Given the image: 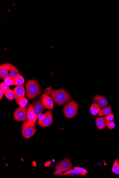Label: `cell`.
I'll return each mask as SVG.
<instances>
[{
    "instance_id": "277c9868",
    "label": "cell",
    "mask_w": 119,
    "mask_h": 178,
    "mask_svg": "<svg viewBox=\"0 0 119 178\" xmlns=\"http://www.w3.org/2000/svg\"><path fill=\"white\" fill-rule=\"evenodd\" d=\"M73 168V165L70 160L68 158L64 159L56 165L53 176L60 175Z\"/></svg>"
},
{
    "instance_id": "484cf974",
    "label": "cell",
    "mask_w": 119,
    "mask_h": 178,
    "mask_svg": "<svg viewBox=\"0 0 119 178\" xmlns=\"http://www.w3.org/2000/svg\"><path fill=\"white\" fill-rule=\"evenodd\" d=\"M74 169L78 171L79 172L81 173H83V174H87L88 173L87 170L85 169V168H83L81 167H74Z\"/></svg>"
},
{
    "instance_id": "8fae6325",
    "label": "cell",
    "mask_w": 119,
    "mask_h": 178,
    "mask_svg": "<svg viewBox=\"0 0 119 178\" xmlns=\"http://www.w3.org/2000/svg\"><path fill=\"white\" fill-rule=\"evenodd\" d=\"M13 91L15 94V99L17 101L20 98L24 97L26 90L22 85L17 86L14 89Z\"/></svg>"
},
{
    "instance_id": "9c48e42d",
    "label": "cell",
    "mask_w": 119,
    "mask_h": 178,
    "mask_svg": "<svg viewBox=\"0 0 119 178\" xmlns=\"http://www.w3.org/2000/svg\"><path fill=\"white\" fill-rule=\"evenodd\" d=\"M41 99L44 107L45 109L52 110L54 107V104L52 98H51L46 93H43L41 96Z\"/></svg>"
},
{
    "instance_id": "2e32d148",
    "label": "cell",
    "mask_w": 119,
    "mask_h": 178,
    "mask_svg": "<svg viewBox=\"0 0 119 178\" xmlns=\"http://www.w3.org/2000/svg\"><path fill=\"white\" fill-rule=\"evenodd\" d=\"M8 74L9 77L13 78H16L20 74L17 68L11 64L9 65Z\"/></svg>"
},
{
    "instance_id": "7c38bea8",
    "label": "cell",
    "mask_w": 119,
    "mask_h": 178,
    "mask_svg": "<svg viewBox=\"0 0 119 178\" xmlns=\"http://www.w3.org/2000/svg\"><path fill=\"white\" fill-rule=\"evenodd\" d=\"M94 102L97 103L101 107L105 108L108 106V102L106 98L103 96L97 95L94 96L93 98Z\"/></svg>"
},
{
    "instance_id": "cb8c5ba5",
    "label": "cell",
    "mask_w": 119,
    "mask_h": 178,
    "mask_svg": "<svg viewBox=\"0 0 119 178\" xmlns=\"http://www.w3.org/2000/svg\"><path fill=\"white\" fill-rule=\"evenodd\" d=\"M5 83L9 86L13 85V78L10 77H7L4 80Z\"/></svg>"
},
{
    "instance_id": "6da1fadb",
    "label": "cell",
    "mask_w": 119,
    "mask_h": 178,
    "mask_svg": "<svg viewBox=\"0 0 119 178\" xmlns=\"http://www.w3.org/2000/svg\"><path fill=\"white\" fill-rule=\"evenodd\" d=\"M26 94L30 100L33 99L40 95L41 90L38 82L35 80H29L25 84Z\"/></svg>"
},
{
    "instance_id": "9a60e30c",
    "label": "cell",
    "mask_w": 119,
    "mask_h": 178,
    "mask_svg": "<svg viewBox=\"0 0 119 178\" xmlns=\"http://www.w3.org/2000/svg\"><path fill=\"white\" fill-rule=\"evenodd\" d=\"M96 123L99 130L104 129L107 127V121L105 117H99L96 119Z\"/></svg>"
},
{
    "instance_id": "d6986e66",
    "label": "cell",
    "mask_w": 119,
    "mask_h": 178,
    "mask_svg": "<svg viewBox=\"0 0 119 178\" xmlns=\"http://www.w3.org/2000/svg\"><path fill=\"white\" fill-rule=\"evenodd\" d=\"M24 78L20 74L16 78H13V85L17 86L22 85L24 83Z\"/></svg>"
},
{
    "instance_id": "ba28073f",
    "label": "cell",
    "mask_w": 119,
    "mask_h": 178,
    "mask_svg": "<svg viewBox=\"0 0 119 178\" xmlns=\"http://www.w3.org/2000/svg\"><path fill=\"white\" fill-rule=\"evenodd\" d=\"M28 109V122L30 125H35L38 119V116L33 111L32 104H29Z\"/></svg>"
},
{
    "instance_id": "30bf717a",
    "label": "cell",
    "mask_w": 119,
    "mask_h": 178,
    "mask_svg": "<svg viewBox=\"0 0 119 178\" xmlns=\"http://www.w3.org/2000/svg\"><path fill=\"white\" fill-rule=\"evenodd\" d=\"M32 104L33 111L36 115L38 116L40 114L43 113L45 111V108L44 106L41 97L39 98Z\"/></svg>"
},
{
    "instance_id": "e0dca14e",
    "label": "cell",
    "mask_w": 119,
    "mask_h": 178,
    "mask_svg": "<svg viewBox=\"0 0 119 178\" xmlns=\"http://www.w3.org/2000/svg\"><path fill=\"white\" fill-rule=\"evenodd\" d=\"M101 107L97 103L95 102L93 103L90 109L91 113L93 116L97 114L101 110Z\"/></svg>"
},
{
    "instance_id": "ffe728a7",
    "label": "cell",
    "mask_w": 119,
    "mask_h": 178,
    "mask_svg": "<svg viewBox=\"0 0 119 178\" xmlns=\"http://www.w3.org/2000/svg\"><path fill=\"white\" fill-rule=\"evenodd\" d=\"M15 101L19 106L21 107H27L28 103V100L27 98L24 97L20 98V99Z\"/></svg>"
},
{
    "instance_id": "83f0119b",
    "label": "cell",
    "mask_w": 119,
    "mask_h": 178,
    "mask_svg": "<svg viewBox=\"0 0 119 178\" xmlns=\"http://www.w3.org/2000/svg\"><path fill=\"white\" fill-rule=\"evenodd\" d=\"M4 94V91L3 89L0 88V100H1Z\"/></svg>"
},
{
    "instance_id": "52a82bcc",
    "label": "cell",
    "mask_w": 119,
    "mask_h": 178,
    "mask_svg": "<svg viewBox=\"0 0 119 178\" xmlns=\"http://www.w3.org/2000/svg\"><path fill=\"white\" fill-rule=\"evenodd\" d=\"M44 118L42 120L38 121V125L42 127H46L50 126L53 123V119L52 111H46L44 114Z\"/></svg>"
},
{
    "instance_id": "44dd1931",
    "label": "cell",
    "mask_w": 119,
    "mask_h": 178,
    "mask_svg": "<svg viewBox=\"0 0 119 178\" xmlns=\"http://www.w3.org/2000/svg\"><path fill=\"white\" fill-rule=\"evenodd\" d=\"M4 95L7 99L9 100H12L15 99V94L13 90H11L10 89L4 91Z\"/></svg>"
},
{
    "instance_id": "4fadbf2b",
    "label": "cell",
    "mask_w": 119,
    "mask_h": 178,
    "mask_svg": "<svg viewBox=\"0 0 119 178\" xmlns=\"http://www.w3.org/2000/svg\"><path fill=\"white\" fill-rule=\"evenodd\" d=\"M10 64H5L0 66V77L4 80L9 77L8 71Z\"/></svg>"
},
{
    "instance_id": "ac0fdd59",
    "label": "cell",
    "mask_w": 119,
    "mask_h": 178,
    "mask_svg": "<svg viewBox=\"0 0 119 178\" xmlns=\"http://www.w3.org/2000/svg\"><path fill=\"white\" fill-rule=\"evenodd\" d=\"M112 111L111 106H107L104 108V109L101 110L98 113L97 115L98 116H107V115L111 114Z\"/></svg>"
},
{
    "instance_id": "d4e9b609",
    "label": "cell",
    "mask_w": 119,
    "mask_h": 178,
    "mask_svg": "<svg viewBox=\"0 0 119 178\" xmlns=\"http://www.w3.org/2000/svg\"><path fill=\"white\" fill-rule=\"evenodd\" d=\"M9 86L7 84L5 83L4 82H3L1 83V85H0V88L3 89L4 91H6L9 89Z\"/></svg>"
},
{
    "instance_id": "4316f807",
    "label": "cell",
    "mask_w": 119,
    "mask_h": 178,
    "mask_svg": "<svg viewBox=\"0 0 119 178\" xmlns=\"http://www.w3.org/2000/svg\"><path fill=\"white\" fill-rule=\"evenodd\" d=\"M114 115L113 114H112L111 113L107 115L106 116V119L107 121H113L114 120Z\"/></svg>"
},
{
    "instance_id": "5bb4252c",
    "label": "cell",
    "mask_w": 119,
    "mask_h": 178,
    "mask_svg": "<svg viewBox=\"0 0 119 178\" xmlns=\"http://www.w3.org/2000/svg\"><path fill=\"white\" fill-rule=\"evenodd\" d=\"M86 174H83L79 172L78 171L74 169V168L67 171L62 174L59 175L60 176H82L84 177H86Z\"/></svg>"
},
{
    "instance_id": "3957f363",
    "label": "cell",
    "mask_w": 119,
    "mask_h": 178,
    "mask_svg": "<svg viewBox=\"0 0 119 178\" xmlns=\"http://www.w3.org/2000/svg\"><path fill=\"white\" fill-rule=\"evenodd\" d=\"M79 105L74 100L70 101L65 105L63 108V111L65 117L71 119L75 117L78 114Z\"/></svg>"
},
{
    "instance_id": "7a4b0ae2",
    "label": "cell",
    "mask_w": 119,
    "mask_h": 178,
    "mask_svg": "<svg viewBox=\"0 0 119 178\" xmlns=\"http://www.w3.org/2000/svg\"><path fill=\"white\" fill-rule=\"evenodd\" d=\"M50 95L56 104L62 106L72 99L71 96L64 89L52 90Z\"/></svg>"
},
{
    "instance_id": "7402d4cb",
    "label": "cell",
    "mask_w": 119,
    "mask_h": 178,
    "mask_svg": "<svg viewBox=\"0 0 119 178\" xmlns=\"http://www.w3.org/2000/svg\"><path fill=\"white\" fill-rule=\"evenodd\" d=\"M112 172L114 174L119 175V159H116L114 161Z\"/></svg>"
},
{
    "instance_id": "5b68a950",
    "label": "cell",
    "mask_w": 119,
    "mask_h": 178,
    "mask_svg": "<svg viewBox=\"0 0 119 178\" xmlns=\"http://www.w3.org/2000/svg\"><path fill=\"white\" fill-rule=\"evenodd\" d=\"M37 129L36 125H32L28 122H24L22 127V133L23 136L25 139H28L32 137L36 133Z\"/></svg>"
},
{
    "instance_id": "603a6c76",
    "label": "cell",
    "mask_w": 119,
    "mask_h": 178,
    "mask_svg": "<svg viewBox=\"0 0 119 178\" xmlns=\"http://www.w3.org/2000/svg\"><path fill=\"white\" fill-rule=\"evenodd\" d=\"M106 126L107 127H108L109 129L112 130L115 128V123L113 121H107Z\"/></svg>"
},
{
    "instance_id": "8992f818",
    "label": "cell",
    "mask_w": 119,
    "mask_h": 178,
    "mask_svg": "<svg viewBox=\"0 0 119 178\" xmlns=\"http://www.w3.org/2000/svg\"><path fill=\"white\" fill-rule=\"evenodd\" d=\"M28 109L27 107H19L13 113L14 118L18 122L28 121Z\"/></svg>"
}]
</instances>
